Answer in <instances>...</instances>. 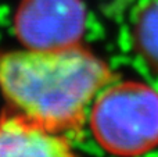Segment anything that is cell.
I'll list each match as a JSON object with an SVG mask.
<instances>
[{
  "label": "cell",
  "instance_id": "obj_5",
  "mask_svg": "<svg viewBox=\"0 0 158 157\" xmlns=\"http://www.w3.org/2000/svg\"><path fill=\"white\" fill-rule=\"evenodd\" d=\"M132 52L153 74L158 75V0H136L128 17Z\"/></svg>",
  "mask_w": 158,
  "mask_h": 157
},
{
  "label": "cell",
  "instance_id": "obj_4",
  "mask_svg": "<svg viewBox=\"0 0 158 157\" xmlns=\"http://www.w3.org/2000/svg\"><path fill=\"white\" fill-rule=\"evenodd\" d=\"M0 157H79L67 135L10 110L0 116Z\"/></svg>",
  "mask_w": 158,
  "mask_h": 157
},
{
  "label": "cell",
  "instance_id": "obj_1",
  "mask_svg": "<svg viewBox=\"0 0 158 157\" xmlns=\"http://www.w3.org/2000/svg\"><path fill=\"white\" fill-rule=\"evenodd\" d=\"M112 81L111 67L82 45L0 52V93L10 108L64 135L82 129L94 97Z\"/></svg>",
  "mask_w": 158,
  "mask_h": 157
},
{
  "label": "cell",
  "instance_id": "obj_3",
  "mask_svg": "<svg viewBox=\"0 0 158 157\" xmlns=\"http://www.w3.org/2000/svg\"><path fill=\"white\" fill-rule=\"evenodd\" d=\"M87 10L82 0H22L14 32L25 49L60 50L81 45Z\"/></svg>",
  "mask_w": 158,
  "mask_h": 157
},
{
  "label": "cell",
  "instance_id": "obj_2",
  "mask_svg": "<svg viewBox=\"0 0 158 157\" xmlns=\"http://www.w3.org/2000/svg\"><path fill=\"white\" fill-rule=\"evenodd\" d=\"M97 145L112 156L139 157L158 147V91L140 81L110 82L89 108Z\"/></svg>",
  "mask_w": 158,
  "mask_h": 157
}]
</instances>
